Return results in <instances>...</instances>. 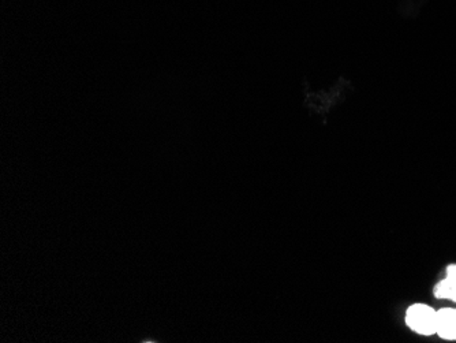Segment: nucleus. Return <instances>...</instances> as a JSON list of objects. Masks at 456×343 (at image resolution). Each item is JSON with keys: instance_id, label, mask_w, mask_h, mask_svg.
Masks as SVG:
<instances>
[{"instance_id": "1", "label": "nucleus", "mask_w": 456, "mask_h": 343, "mask_svg": "<svg viewBox=\"0 0 456 343\" xmlns=\"http://www.w3.org/2000/svg\"><path fill=\"white\" fill-rule=\"evenodd\" d=\"M405 322L413 333L421 337H432L436 335L437 311L428 304L416 303L407 308Z\"/></svg>"}, {"instance_id": "2", "label": "nucleus", "mask_w": 456, "mask_h": 343, "mask_svg": "<svg viewBox=\"0 0 456 343\" xmlns=\"http://www.w3.org/2000/svg\"><path fill=\"white\" fill-rule=\"evenodd\" d=\"M436 335L444 341H456V308H443L437 311Z\"/></svg>"}, {"instance_id": "3", "label": "nucleus", "mask_w": 456, "mask_h": 343, "mask_svg": "<svg viewBox=\"0 0 456 343\" xmlns=\"http://www.w3.org/2000/svg\"><path fill=\"white\" fill-rule=\"evenodd\" d=\"M433 294L439 300H450L456 303V281L446 276L433 289Z\"/></svg>"}, {"instance_id": "4", "label": "nucleus", "mask_w": 456, "mask_h": 343, "mask_svg": "<svg viewBox=\"0 0 456 343\" xmlns=\"http://www.w3.org/2000/svg\"><path fill=\"white\" fill-rule=\"evenodd\" d=\"M446 276L448 278H453L456 281V264H450L446 270Z\"/></svg>"}]
</instances>
